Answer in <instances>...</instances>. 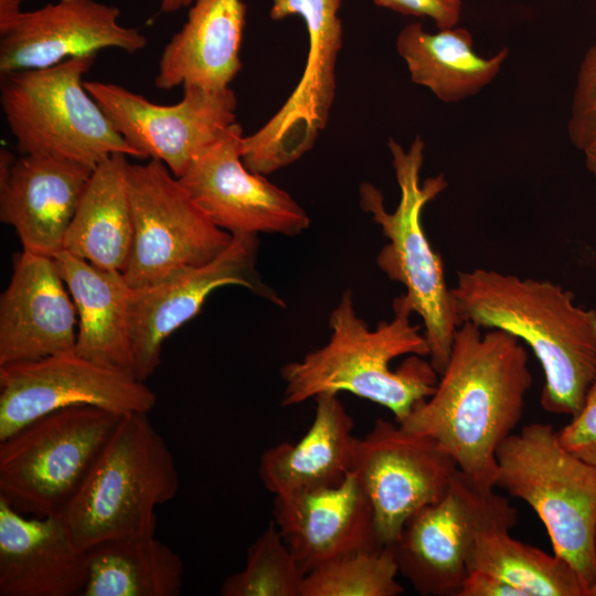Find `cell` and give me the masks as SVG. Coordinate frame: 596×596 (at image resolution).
<instances>
[{"label": "cell", "mask_w": 596, "mask_h": 596, "mask_svg": "<svg viewBox=\"0 0 596 596\" xmlns=\"http://www.w3.org/2000/svg\"><path fill=\"white\" fill-rule=\"evenodd\" d=\"M404 294L393 300V317L371 328L356 315L353 292L345 289L329 316L326 344L280 369L285 383L281 405L301 404L324 393L348 392L392 412L403 422L429 397L438 373Z\"/></svg>", "instance_id": "7a4b0ae2"}, {"label": "cell", "mask_w": 596, "mask_h": 596, "mask_svg": "<svg viewBox=\"0 0 596 596\" xmlns=\"http://www.w3.org/2000/svg\"><path fill=\"white\" fill-rule=\"evenodd\" d=\"M25 0H0V26L7 24L21 12V6Z\"/></svg>", "instance_id": "e575fe53"}, {"label": "cell", "mask_w": 596, "mask_h": 596, "mask_svg": "<svg viewBox=\"0 0 596 596\" xmlns=\"http://www.w3.org/2000/svg\"><path fill=\"white\" fill-rule=\"evenodd\" d=\"M132 247L124 277L148 287L216 258L232 235L217 227L161 161L128 164Z\"/></svg>", "instance_id": "9c48e42d"}, {"label": "cell", "mask_w": 596, "mask_h": 596, "mask_svg": "<svg viewBox=\"0 0 596 596\" xmlns=\"http://www.w3.org/2000/svg\"><path fill=\"white\" fill-rule=\"evenodd\" d=\"M465 321L434 393L400 424L435 439L475 485L494 490L497 449L522 418L532 385L524 343Z\"/></svg>", "instance_id": "6da1fadb"}, {"label": "cell", "mask_w": 596, "mask_h": 596, "mask_svg": "<svg viewBox=\"0 0 596 596\" xmlns=\"http://www.w3.org/2000/svg\"><path fill=\"white\" fill-rule=\"evenodd\" d=\"M53 258L77 312L74 351L135 376L128 315L131 288L124 274L66 251Z\"/></svg>", "instance_id": "cb8c5ba5"}, {"label": "cell", "mask_w": 596, "mask_h": 596, "mask_svg": "<svg viewBox=\"0 0 596 596\" xmlns=\"http://www.w3.org/2000/svg\"><path fill=\"white\" fill-rule=\"evenodd\" d=\"M585 156V166L593 175L596 184V136L582 151Z\"/></svg>", "instance_id": "8d00e7d4"}, {"label": "cell", "mask_w": 596, "mask_h": 596, "mask_svg": "<svg viewBox=\"0 0 596 596\" xmlns=\"http://www.w3.org/2000/svg\"><path fill=\"white\" fill-rule=\"evenodd\" d=\"M387 146L400 202L393 212L386 211L381 190L363 182L359 189L360 206L372 215L387 240L376 256V265L390 280L405 288L413 312L423 321L429 362L439 375L448 362L460 322L441 256L428 241L422 214L448 183L444 174L421 180L425 143L419 136L407 150L392 138Z\"/></svg>", "instance_id": "277c9868"}, {"label": "cell", "mask_w": 596, "mask_h": 596, "mask_svg": "<svg viewBox=\"0 0 596 596\" xmlns=\"http://www.w3.org/2000/svg\"><path fill=\"white\" fill-rule=\"evenodd\" d=\"M306 574L274 521L248 546L245 567L227 576L222 596H300Z\"/></svg>", "instance_id": "f546056e"}, {"label": "cell", "mask_w": 596, "mask_h": 596, "mask_svg": "<svg viewBox=\"0 0 596 596\" xmlns=\"http://www.w3.org/2000/svg\"><path fill=\"white\" fill-rule=\"evenodd\" d=\"M87 552L61 514L28 517L0 499V596H82Z\"/></svg>", "instance_id": "44dd1931"}, {"label": "cell", "mask_w": 596, "mask_h": 596, "mask_svg": "<svg viewBox=\"0 0 596 596\" xmlns=\"http://www.w3.org/2000/svg\"><path fill=\"white\" fill-rule=\"evenodd\" d=\"M342 0H272L270 18L300 15L308 32L304 72L284 105L259 129L243 136L241 157L253 172L270 174L309 151L324 129L336 94L342 47Z\"/></svg>", "instance_id": "30bf717a"}, {"label": "cell", "mask_w": 596, "mask_h": 596, "mask_svg": "<svg viewBox=\"0 0 596 596\" xmlns=\"http://www.w3.org/2000/svg\"><path fill=\"white\" fill-rule=\"evenodd\" d=\"M94 58L1 75L0 104L21 155L61 157L92 169L114 153L137 158L84 86Z\"/></svg>", "instance_id": "52a82bcc"}, {"label": "cell", "mask_w": 596, "mask_h": 596, "mask_svg": "<svg viewBox=\"0 0 596 596\" xmlns=\"http://www.w3.org/2000/svg\"><path fill=\"white\" fill-rule=\"evenodd\" d=\"M242 138L235 123L178 179L211 222L231 235L301 234L309 215L288 192L244 164Z\"/></svg>", "instance_id": "2e32d148"}, {"label": "cell", "mask_w": 596, "mask_h": 596, "mask_svg": "<svg viewBox=\"0 0 596 596\" xmlns=\"http://www.w3.org/2000/svg\"><path fill=\"white\" fill-rule=\"evenodd\" d=\"M257 251V235H232L231 244L213 260L161 283L131 288L128 315L136 379L146 382L156 372L166 339L195 317L209 295L222 286L238 285L285 307L262 279Z\"/></svg>", "instance_id": "9a60e30c"}, {"label": "cell", "mask_w": 596, "mask_h": 596, "mask_svg": "<svg viewBox=\"0 0 596 596\" xmlns=\"http://www.w3.org/2000/svg\"><path fill=\"white\" fill-rule=\"evenodd\" d=\"M397 564L384 546L330 561L306 574L300 596H398Z\"/></svg>", "instance_id": "f1b7e54d"}, {"label": "cell", "mask_w": 596, "mask_h": 596, "mask_svg": "<svg viewBox=\"0 0 596 596\" xmlns=\"http://www.w3.org/2000/svg\"><path fill=\"white\" fill-rule=\"evenodd\" d=\"M595 553H596V532H595ZM590 596H596V582L590 588Z\"/></svg>", "instance_id": "f35d334b"}, {"label": "cell", "mask_w": 596, "mask_h": 596, "mask_svg": "<svg viewBox=\"0 0 596 596\" xmlns=\"http://www.w3.org/2000/svg\"><path fill=\"white\" fill-rule=\"evenodd\" d=\"M494 486L524 501L590 588L596 582V465L567 450L553 426L532 423L497 449Z\"/></svg>", "instance_id": "8992f818"}, {"label": "cell", "mask_w": 596, "mask_h": 596, "mask_svg": "<svg viewBox=\"0 0 596 596\" xmlns=\"http://www.w3.org/2000/svg\"><path fill=\"white\" fill-rule=\"evenodd\" d=\"M123 415L73 406L34 419L0 440V499L30 517L62 513Z\"/></svg>", "instance_id": "ba28073f"}, {"label": "cell", "mask_w": 596, "mask_h": 596, "mask_svg": "<svg viewBox=\"0 0 596 596\" xmlns=\"http://www.w3.org/2000/svg\"><path fill=\"white\" fill-rule=\"evenodd\" d=\"M87 552L82 596H179L184 566L156 535L103 541Z\"/></svg>", "instance_id": "4316f807"}, {"label": "cell", "mask_w": 596, "mask_h": 596, "mask_svg": "<svg viewBox=\"0 0 596 596\" xmlns=\"http://www.w3.org/2000/svg\"><path fill=\"white\" fill-rule=\"evenodd\" d=\"M77 312L53 257L22 249L0 296V366L74 350Z\"/></svg>", "instance_id": "ac0fdd59"}, {"label": "cell", "mask_w": 596, "mask_h": 596, "mask_svg": "<svg viewBox=\"0 0 596 596\" xmlns=\"http://www.w3.org/2000/svg\"><path fill=\"white\" fill-rule=\"evenodd\" d=\"M508 528L481 533L468 557V572L493 575L522 596H590L578 572L563 557L522 543Z\"/></svg>", "instance_id": "83f0119b"}, {"label": "cell", "mask_w": 596, "mask_h": 596, "mask_svg": "<svg viewBox=\"0 0 596 596\" xmlns=\"http://www.w3.org/2000/svg\"><path fill=\"white\" fill-rule=\"evenodd\" d=\"M84 86L137 158L161 161L177 178L236 123L231 87H184L178 103L160 105L114 83L85 81Z\"/></svg>", "instance_id": "7c38bea8"}, {"label": "cell", "mask_w": 596, "mask_h": 596, "mask_svg": "<svg viewBox=\"0 0 596 596\" xmlns=\"http://www.w3.org/2000/svg\"><path fill=\"white\" fill-rule=\"evenodd\" d=\"M572 417L557 432L561 444L579 458L596 465V372L581 409Z\"/></svg>", "instance_id": "1f68e13d"}, {"label": "cell", "mask_w": 596, "mask_h": 596, "mask_svg": "<svg viewBox=\"0 0 596 596\" xmlns=\"http://www.w3.org/2000/svg\"><path fill=\"white\" fill-rule=\"evenodd\" d=\"M396 50L412 82L427 87L444 103L477 94L496 78L509 54V49L503 47L491 57L480 56L473 51L467 29L429 33L421 22L409 23L400 32Z\"/></svg>", "instance_id": "484cf974"}, {"label": "cell", "mask_w": 596, "mask_h": 596, "mask_svg": "<svg viewBox=\"0 0 596 596\" xmlns=\"http://www.w3.org/2000/svg\"><path fill=\"white\" fill-rule=\"evenodd\" d=\"M195 0H161L160 9L164 13H173L187 7H191Z\"/></svg>", "instance_id": "74e56055"}, {"label": "cell", "mask_w": 596, "mask_h": 596, "mask_svg": "<svg viewBox=\"0 0 596 596\" xmlns=\"http://www.w3.org/2000/svg\"><path fill=\"white\" fill-rule=\"evenodd\" d=\"M313 421L295 444L279 443L259 458L258 477L274 496L340 485L352 469L358 438L338 394L316 396Z\"/></svg>", "instance_id": "603a6c76"}, {"label": "cell", "mask_w": 596, "mask_h": 596, "mask_svg": "<svg viewBox=\"0 0 596 596\" xmlns=\"http://www.w3.org/2000/svg\"><path fill=\"white\" fill-rule=\"evenodd\" d=\"M94 169L45 155H21L0 183V221L11 225L22 249L54 257Z\"/></svg>", "instance_id": "ffe728a7"}, {"label": "cell", "mask_w": 596, "mask_h": 596, "mask_svg": "<svg viewBox=\"0 0 596 596\" xmlns=\"http://www.w3.org/2000/svg\"><path fill=\"white\" fill-rule=\"evenodd\" d=\"M180 487L174 457L148 413L123 415L83 485L60 513L83 550L156 535L157 508Z\"/></svg>", "instance_id": "5b68a950"}, {"label": "cell", "mask_w": 596, "mask_h": 596, "mask_svg": "<svg viewBox=\"0 0 596 596\" xmlns=\"http://www.w3.org/2000/svg\"><path fill=\"white\" fill-rule=\"evenodd\" d=\"M155 392L134 375L63 351L0 366V440L52 412L96 406L119 415L149 413Z\"/></svg>", "instance_id": "4fadbf2b"}, {"label": "cell", "mask_w": 596, "mask_h": 596, "mask_svg": "<svg viewBox=\"0 0 596 596\" xmlns=\"http://www.w3.org/2000/svg\"><path fill=\"white\" fill-rule=\"evenodd\" d=\"M18 157L9 149L2 148L0 151V183L3 182L10 174L12 167Z\"/></svg>", "instance_id": "d590c367"}, {"label": "cell", "mask_w": 596, "mask_h": 596, "mask_svg": "<svg viewBox=\"0 0 596 596\" xmlns=\"http://www.w3.org/2000/svg\"><path fill=\"white\" fill-rule=\"evenodd\" d=\"M458 470L432 437L377 418L358 438L352 469L371 502L380 544L391 545L419 509L439 501Z\"/></svg>", "instance_id": "5bb4252c"}, {"label": "cell", "mask_w": 596, "mask_h": 596, "mask_svg": "<svg viewBox=\"0 0 596 596\" xmlns=\"http://www.w3.org/2000/svg\"><path fill=\"white\" fill-rule=\"evenodd\" d=\"M567 131L572 145L581 151L596 136V43L578 70Z\"/></svg>", "instance_id": "4dcf8cb0"}, {"label": "cell", "mask_w": 596, "mask_h": 596, "mask_svg": "<svg viewBox=\"0 0 596 596\" xmlns=\"http://www.w3.org/2000/svg\"><path fill=\"white\" fill-rule=\"evenodd\" d=\"M457 596H522L502 579L479 571L467 573Z\"/></svg>", "instance_id": "836d02e7"}, {"label": "cell", "mask_w": 596, "mask_h": 596, "mask_svg": "<svg viewBox=\"0 0 596 596\" xmlns=\"http://www.w3.org/2000/svg\"><path fill=\"white\" fill-rule=\"evenodd\" d=\"M128 156L114 153L93 170L64 240V249L106 270L124 273L134 238Z\"/></svg>", "instance_id": "d4e9b609"}, {"label": "cell", "mask_w": 596, "mask_h": 596, "mask_svg": "<svg viewBox=\"0 0 596 596\" xmlns=\"http://www.w3.org/2000/svg\"><path fill=\"white\" fill-rule=\"evenodd\" d=\"M459 322L500 329L530 347L544 373L543 409L574 416L596 372V310L550 280L494 269L459 272L451 287Z\"/></svg>", "instance_id": "3957f363"}, {"label": "cell", "mask_w": 596, "mask_h": 596, "mask_svg": "<svg viewBox=\"0 0 596 596\" xmlns=\"http://www.w3.org/2000/svg\"><path fill=\"white\" fill-rule=\"evenodd\" d=\"M117 7L96 0H58L22 11L0 26V74L44 68L100 50L136 53L147 38L119 23Z\"/></svg>", "instance_id": "e0dca14e"}, {"label": "cell", "mask_w": 596, "mask_h": 596, "mask_svg": "<svg viewBox=\"0 0 596 596\" xmlns=\"http://www.w3.org/2000/svg\"><path fill=\"white\" fill-rule=\"evenodd\" d=\"M518 513L508 499L475 485L459 469L446 494L415 512L392 549L398 574L423 596H457L477 538L512 529Z\"/></svg>", "instance_id": "8fae6325"}, {"label": "cell", "mask_w": 596, "mask_h": 596, "mask_svg": "<svg viewBox=\"0 0 596 596\" xmlns=\"http://www.w3.org/2000/svg\"><path fill=\"white\" fill-rule=\"evenodd\" d=\"M246 23L242 0H195L187 21L166 44L155 77L160 89H223L242 68Z\"/></svg>", "instance_id": "7402d4cb"}, {"label": "cell", "mask_w": 596, "mask_h": 596, "mask_svg": "<svg viewBox=\"0 0 596 596\" xmlns=\"http://www.w3.org/2000/svg\"><path fill=\"white\" fill-rule=\"evenodd\" d=\"M273 521L305 574L383 547L371 502L353 471L336 487L274 496Z\"/></svg>", "instance_id": "d6986e66"}, {"label": "cell", "mask_w": 596, "mask_h": 596, "mask_svg": "<svg viewBox=\"0 0 596 596\" xmlns=\"http://www.w3.org/2000/svg\"><path fill=\"white\" fill-rule=\"evenodd\" d=\"M401 14L427 17L434 20L438 30L451 29L459 22L462 3L460 0H373Z\"/></svg>", "instance_id": "d6a6232c"}]
</instances>
